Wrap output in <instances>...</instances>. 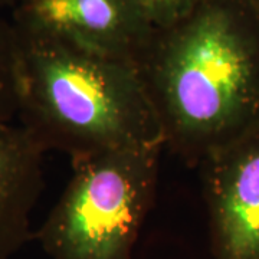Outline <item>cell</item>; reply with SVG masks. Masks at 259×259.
<instances>
[{
	"instance_id": "4",
	"label": "cell",
	"mask_w": 259,
	"mask_h": 259,
	"mask_svg": "<svg viewBox=\"0 0 259 259\" xmlns=\"http://www.w3.org/2000/svg\"><path fill=\"white\" fill-rule=\"evenodd\" d=\"M213 259H259V127L199 164Z\"/></svg>"
},
{
	"instance_id": "3",
	"label": "cell",
	"mask_w": 259,
	"mask_h": 259,
	"mask_svg": "<svg viewBox=\"0 0 259 259\" xmlns=\"http://www.w3.org/2000/svg\"><path fill=\"white\" fill-rule=\"evenodd\" d=\"M164 144L72 161V176L33 238L51 259H133L157 190Z\"/></svg>"
},
{
	"instance_id": "9",
	"label": "cell",
	"mask_w": 259,
	"mask_h": 259,
	"mask_svg": "<svg viewBox=\"0 0 259 259\" xmlns=\"http://www.w3.org/2000/svg\"><path fill=\"white\" fill-rule=\"evenodd\" d=\"M245 2H248L250 6H253L255 9L259 10V0H245Z\"/></svg>"
},
{
	"instance_id": "1",
	"label": "cell",
	"mask_w": 259,
	"mask_h": 259,
	"mask_svg": "<svg viewBox=\"0 0 259 259\" xmlns=\"http://www.w3.org/2000/svg\"><path fill=\"white\" fill-rule=\"evenodd\" d=\"M164 146L187 166L259 127V10L204 0L137 61Z\"/></svg>"
},
{
	"instance_id": "6",
	"label": "cell",
	"mask_w": 259,
	"mask_h": 259,
	"mask_svg": "<svg viewBox=\"0 0 259 259\" xmlns=\"http://www.w3.org/2000/svg\"><path fill=\"white\" fill-rule=\"evenodd\" d=\"M45 153L22 125H0V259L33 238L30 214L45 186Z\"/></svg>"
},
{
	"instance_id": "2",
	"label": "cell",
	"mask_w": 259,
	"mask_h": 259,
	"mask_svg": "<svg viewBox=\"0 0 259 259\" xmlns=\"http://www.w3.org/2000/svg\"><path fill=\"white\" fill-rule=\"evenodd\" d=\"M20 125L45 151L72 161L164 144L136 62L18 25ZM166 147V146H164Z\"/></svg>"
},
{
	"instance_id": "8",
	"label": "cell",
	"mask_w": 259,
	"mask_h": 259,
	"mask_svg": "<svg viewBox=\"0 0 259 259\" xmlns=\"http://www.w3.org/2000/svg\"><path fill=\"white\" fill-rule=\"evenodd\" d=\"M204 0H134L140 12L154 29L173 26L192 15Z\"/></svg>"
},
{
	"instance_id": "7",
	"label": "cell",
	"mask_w": 259,
	"mask_h": 259,
	"mask_svg": "<svg viewBox=\"0 0 259 259\" xmlns=\"http://www.w3.org/2000/svg\"><path fill=\"white\" fill-rule=\"evenodd\" d=\"M19 107V47L13 22L0 19V125L10 124Z\"/></svg>"
},
{
	"instance_id": "10",
	"label": "cell",
	"mask_w": 259,
	"mask_h": 259,
	"mask_svg": "<svg viewBox=\"0 0 259 259\" xmlns=\"http://www.w3.org/2000/svg\"><path fill=\"white\" fill-rule=\"evenodd\" d=\"M19 3V0H0V5H15Z\"/></svg>"
},
{
	"instance_id": "5",
	"label": "cell",
	"mask_w": 259,
	"mask_h": 259,
	"mask_svg": "<svg viewBox=\"0 0 259 259\" xmlns=\"http://www.w3.org/2000/svg\"><path fill=\"white\" fill-rule=\"evenodd\" d=\"M13 22L136 64L154 33L134 0H19Z\"/></svg>"
}]
</instances>
